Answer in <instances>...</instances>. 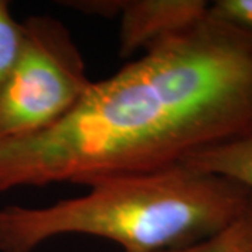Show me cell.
Segmentation results:
<instances>
[{
	"mask_svg": "<svg viewBox=\"0 0 252 252\" xmlns=\"http://www.w3.org/2000/svg\"><path fill=\"white\" fill-rule=\"evenodd\" d=\"M252 133V35L207 13L48 129L0 139V192L165 170Z\"/></svg>",
	"mask_w": 252,
	"mask_h": 252,
	"instance_id": "6da1fadb",
	"label": "cell"
},
{
	"mask_svg": "<svg viewBox=\"0 0 252 252\" xmlns=\"http://www.w3.org/2000/svg\"><path fill=\"white\" fill-rule=\"evenodd\" d=\"M17 62L0 84V139L48 129L72 111L91 81L72 34L51 16L23 23Z\"/></svg>",
	"mask_w": 252,
	"mask_h": 252,
	"instance_id": "3957f363",
	"label": "cell"
},
{
	"mask_svg": "<svg viewBox=\"0 0 252 252\" xmlns=\"http://www.w3.org/2000/svg\"><path fill=\"white\" fill-rule=\"evenodd\" d=\"M209 16L252 35V0H217L209 3Z\"/></svg>",
	"mask_w": 252,
	"mask_h": 252,
	"instance_id": "ba28073f",
	"label": "cell"
},
{
	"mask_svg": "<svg viewBox=\"0 0 252 252\" xmlns=\"http://www.w3.org/2000/svg\"><path fill=\"white\" fill-rule=\"evenodd\" d=\"M165 252H252V203L234 223L203 241Z\"/></svg>",
	"mask_w": 252,
	"mask_h": 252,
	"instance_id": "8992f818",
	"label": "cell"
},
{
	"mask_svg": "<svg viewBox=\"0 0 252 252\" xmlns=\"http://www.w3.org/2000/svg\"><path fill=\"white\" fill-rule=\"evenodd\" d=\"M203 0H132L118 1L121 16V56H132L167 36L193 26L207 14Z\"/></svg>",
	"mask_w": 252,
	"mask_h": 252,
	"instance_id": "277c9868",
	"label": "cell"
},
{
	"mask_svg": "<svg viewBox=\"0 0 252 252\" xmlns=\"http://www.w3.org/2000/svg\"><path fill=\"white\" fill-rule=\"evenodd\" d=\"M23 42V23H18L13 17L9 1L0 0V84L6 80L17 62Z\"/></svg>",
	"mask_w": 252,
	"mask_h": 252,
	"instance_id": "52a82bcc",
	"label": "cell"
},
{
	"mask_svg": "<svg viewBox=\"0 0 252 252\" xmlns=\"http://www.w3.org/2000/svg\"><path fill=\"white\" fill-rule=\"evenodd\" d=\"M90 190L44 207L0 209V252H32L61 235H91L124 252H165L220 233L252 203V189L178 164L105 177Z\"/></svg>",
	"mask_w": 252,
	"mask_h": 252,
	"instance_id": "7a4b0ae2",
	"label": "cell"
},
{
	"mask_svg": "<svg viewBox=\"0 0 252 252\" xmlns=\"http://www.w3.org/2000/svg\"><path fill=\"white\" fill-rule=\"evenodd\" d=\"M182 164L221 175L252 189V133L199 150L188 156Z\"/></svg>",
	"mask_w": 252,
	"mask_h": 252,
	"instance_id": "5b68a950",
	"label": "cell"
}]
</instances>
